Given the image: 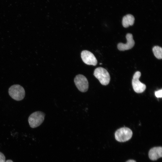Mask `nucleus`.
Listing matches in <instances>:
<instances>
[{"instance_id": "nucleus-3", "label": "nucleus", "mask_w": 162, "mask_h": 162, "mask_svg": "<svg viewBox=\"0 0 162 162\" xmlns=\"http://www.w3.org/2000/svg\"><path fill=\"white\" fill-rule=\"evenodd\" d=\"M45 114L40 111H36L31 114L28 118V122L30 127L32 128L40 126L43 122Z\"/></svg>"}, {"instance_id": "nucleus-13", "label": "nucleus", "mask_w": 162, "mask_h": 162, "mask_svg": "<svg viewBox=\"0 0 162 162\" xmlns=\"http://www.w3.org/2000/svg\"><path fill=\"white\" fill-rule=\"evenodd\" d=\"M5 157L4 154L0 152V162H5Z\"/></svg>"}, {"instance_id": "nucleus-10", "label": "nucleus", "mask_w": 162, "mask_h": 162, "mask_svg": "<svg viewBox=\"0 0 162 162\" xmlns=\"http://www.w3.org/2000/svg\"><path fill=\"white\" fill-rule=\"evenodd\" d=\"M135 18L132 15L127 14L123 17L122 20V24L124 28H127L132 26L134 23Z\"/></svg>"}, {"instance_id": "nucleus-1", "label": "nucleus", "mask_w": 162, "mask_h": 162, "mask_svg": "<svg viewBox=\"0 0 162 162\" xmlns=\"http://www.w3.org/2000/svg\"><path fill=\"white\" fill-rule=\"evenodd\" d=\"M8 93L11 97L17 101L22 100L25 95V92L24 88L18 84L11 86L8 89Z\"/></svg>"}, {"instance_id": "nucleus-9", "label": "nucleus", "mask_w": 162, "mask_h": 162, "mask_svg": "<svg viewBox=\"0 0 162 162\" xmlns=\"http://www.w3.org/2000/svg\"><path fill=\"white\" fill-rule=\"evenodd\" d=\"M162 156L161 147H156L151 148L148 152V156L152 160H155Z\"/></svg>"}, {"instance_id": "nucleus-2", "label": "nucleus", "mask_w": 162, "mask_h": 162, "mask_svg": "<svg viewBox=\"0 0 162 162\" xmlns=\"http://www.w3.org/2000/svg\"><path fill=\"white\" fill-rule=\"evenodd\" d=\"M93 75L103 85H108L110 80V76L108 72L105 68L98 67L94 70Z\"/></svg>"}, {"instance_id": "nucleus-15", "label": "nucleus", "mask_w": 162, "mask_h": 162, "mask_svg": "<svg viewBox=\"0 0 162 162\" xmlns=\"http://www.w3.org/2000/svg\"><path fill=\"white\" fill-rule=\"evenodd\" d=\"M5 162H13V161L10 160H8L5 161Z\"/></svg>"}, {"instance_id": "nucleus-11", "label": "nucleus", "mask_w": 162, "mask_h": 162, "mask_svg": "<svg viewBox=\"0 0 162 162\" xmlns=\"http://www.w3.org/2000/svg\"><path fill=\"white\" fill-rule=\"evenodd\" d=\"M152 51L155 56L158 59H161L162 58V48L158 46H154Z\"/></svg>"}, {"instance_id": "nucleus-7", "label": "nucleus", "mask_w": 162, "mask_h": 162, "mask_svg": "<svg viewBox=\"0 0 162 162\" xmlns=\"http://www.w3.org/2000/svg\"><path fill=\"white\" fill-rule=\"evenodd\" d=\"M82 59L86 64L89 65L95 66L97 63V60L94 55L87 50L82 51L81 53Z\"/></svg>"}, {"instance_id": "nucleus-4", "label": "nucleus", "mask_w": 162, "mask_h": 162, "mask_svg": "<svg viewBox=\"0 0 162 162\" xmlns=\"http://www.w3.org/2000/svg\"><path fill=\"white\" fill-rule=\"evenodd\" d=\"M133 134L132 131L127 127L121 128L115 133L116 139L119 142H124L129 140Z\"/></svg>"}, {"instance_id": "nucleus-5", "label": "nucleus", "mask_w": 162, "mask_h": 162, "mask_svg": "<svg viewBox=\"0 0 162 162\" xmlns=\"http://www.w3.org/2000/svg\"><path fill=\"white\" fill-rule=\"evenodd\" d=\"M141 75L140 72L137 71L134 74L132 80V85L134 91L137 93H141L145 90L146 85L140 82L139 79Z\"/></svg>"}, {"instance_id": "nucleus-6", "label": "nucleus", "mask_w": 162, "mask_h": 162, "mask_svg": "<svg viewBox=\"0 0 162 162\" xmlns=\"http://www.w3.org/2000/svg\"><path fill=\"white\" fill-rule=\"evenodd\" d=\"M75 84L78 89L82 92H86L88 88L87 79L84 75L79 74L76 76L74 79Z\"/></svg>"}, {"instance_id": "nucleus-14", "label": "nucleus", "mask_w": 162, "mask_h": 162, "mask_svg": "<svg viewBox=\"0 0 162 162\" xmlns=\"http://www.w3.org/2000/svg\"><path fill=\"white\" fill-rule=\"evenodd\" d=\"M126 162H136L134 160H130L127 161Z\"/></svg>"}, {"instance_id": "nucleus-8", "label": "nucleus", "mask_w": 162, "mask_h": 162, "mask_svg": "<svg viewBox=\"0 0 162 162\" xmlns=\"http://www.w3.org/2000/svg\"><path fill=\"white\" fill-rule=\"evenodd\" d=\"M127 42L126 44L120 43L118 44L117 48L120 51H124L131 49L134 46L135 42L131 34L128 33L126 35Z\"/></svg>"}, {"instance_id": "nucleus-12", "label": "nucleus", "mask_w": 162, "mask_h": 162, "mask_svg": "<svg viewBox=\"0 0 162 162\" xmlns=\"http://www.w3.org/2000/svg\"><path fill=\"white\" fill-rule=\"evenodd\" d=\"M162 90L161 89L155 92V95L157 98H161L162 97Z\"/></svg>"}]
</instances>
